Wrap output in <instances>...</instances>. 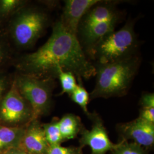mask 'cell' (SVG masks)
Returning a JSON list of instances; mask_svg holds the SVG:
<instances>
[{
    "label": "cell",
    "instance_id": "obj_1",
    "mask_svg": "<svg viewBox=\"0 0 154 154\" xmlns=\"http://www.w3.org/2000/svg\"><path fill=\"white\" fill-rule=\"evenodd\" d=\"M13 67L22 74L54 79L61 68L72 73L79 82L96 74L78 37L67 30L60 19L53 24L51 34L45 44L33 53L18 54Z\"/></svg>",
    "mask_w": 154,
    "mask_h": 154
},
{
    "label": "cell",
    "instance_id": "obj_2",
    "mask_svg": "<svg viewBox=\"0 0 154 154\" xmlns=\"http://www.w3.org/2000/svg\"><path fill=\"white\" fill-rule=\"evenodd\" d=\"M30 1L22 6L2 28L17 53L33 48L51 24L49 6Z\"/></svg>",
    "mask_w": 154,
    "mask_h": 154
},
{
    "label": "cell",
    "instance_id": "obj_3",
    "mask_svg": "<svg viewBox=\"0 0 154 154\" xmlns=\"http://www.w3.org/2000/svg\"><path fill=\"white\" fill-rule=\"evenodd\" d=\"M140 62L137 54L122 61L96 64V83L90 94V99L125 95L138 72Z\"/></svg>",
    "mask_w": 154,
    "mask_h": 154
},
{
    "label": "cell",
    "instance_id": "obj_4",
    "mask_svg": "<svg viewBox=\"0 0 154 154\" xmlns=\"http://www.w3.org/2000/svg\"><path fill=\"white\" fill-rule=\"evenodd\" d=\"M132 21L109 33L86 53L97 64L122 61L137 54L139 41Z\"/></svg>",
    "mask_w": 154,
    "mask_h": 154
},
{
    "label": "cell",
    "instance_id": "obj_5",
    "mask_svg": "<svg viewBox=\"0 0 154 154\" xmlns=\"http://www.w3.org/2000/svg\"><path fill=\"white\" fill-rule=\"evenodd\" d=\"M13 82L22 97L30 104L33 119H39L49 113L55 79L40 78L13 72Z\"/></svg>",
    "mask_w": 154,
    "mask_h": 154
},
{
    "label": "cell",
    "instance_id": "obj_6",
    "mask_svg": "<svg viewBox=\"0 0 154 154\" xmlns=\"http://www.w3.org/2000/svg\"><path fill=\"white\" fill-rule=\"evenodd\" d=\"M30 104L14 83L0 101V124L10 127L26 126L33 120Z\"/></svg>",
    "mask_w": 154,
    "mask_h": 154
},
{
    "label": "cell",
    "instance_id": "obj_7",
    "mask_svg": "<svg viewBox=\"0 0 154 154\" xmlns=\"http://www.w3.org/2000/svg\"><path fill=\"white\" fill-rule=\"evenodd\" d=\"M93 121L91 130L84 127L80 132V148L88 146L91 150V154H107L112 151L116 144L112 143L109 138L106 129L100 118L95 114H91L89 118Z\"/></svg>",
    "mask_w": 154,
    "mask_h": 154
},
{
    "label": "cell",
    "instance_id": "obj_8",
    "mask_svg": "<svg viewBox=\"0 0 154 154\" xmlns=\"http://www.w3.org/2000/svg\"><path fill=\"white\" fill-rule=\"evenodd\" d=\"M118 131L122 139H132L134 143L144 147H151L154 142V124L139 118L119 124Z\"/></svg>",
    "mask_w": 154,
    "mask_h": 154
},
{
    "label": "cell",
    "instance_id": "obj_9",
    "mask_svg": "<svg viewBox=\"0 0 154 154\" xmlns=\"http://www.w3.org/2000/svg\"><path fill=\"white\" fill-rule=\"evenodd\" d=\"M101 0H66L64 1L62 14L60 18L64 27L77 36L79 23L86 13Z\"/></svg>",
    "mask_w": 154,
    "mask_h": 154
},
{
    "label": "cell",
    "instance_id": "obj_10",
    "mask_svg": "<svg viewBox=\"0 0 154 154\" xmlns=\"http://www.w3.org/2000/svg\"><path fill=\"white\" fill-rule=\"evenodd\" d=\"M49 147L42 124L39 119H33L25 127L19 148L32 154H45Z\"/></svg>",
    "mask_w": 154,
    "mask_h": 154
},
{
    "label": "cell",
    "instance_id": "obj_11",
    "mask_svg": "<svg viewBox=\"0 0 154 154\" xmlns=\"http://www.w3.org/2000/svg\"><path fill=\"white\" fill-rule=\"evenodd\" d=\"M102 1L101 2L93 6L81 20L78 30L88 28L101 22L109 21L119 19L118 13L116 10L115 2Z\"/></svg>",
    "mask_w": 154,
    "mask_h": 154
},
{
    "label": "cell",
    "instance_id": "obj_12",
    "mask_svg": "<svg viewBox=\"0 0 154 154\" xmlns=\"http://www.w3.org/2000/svg\"><path fill=\"white\" fill-rule=\"evenodd\" d=\"M118 21L116 19L101 22L79 30L77 36L79 34V41L85 53L107 34L115 30Z\"/></svg>",
    "mask_w": 154,
    "mask_h": 154
},
{
    "label": "cell",
    "instance_id": "obj_13",
    "mask_svg": "<svg viewBox=\"0 0 154 154\" xmlns=\"http://www.w3.org/2000/svg\"><path fill=\"white\" fill-rule=\"evenodd\" d=\"M25 127H10L0 124V153L20 147Z\"/></svg>",
    "mask_w": 154,
    "mask_h": 154
},
{
    "label": "cell",
    "instance_id": "obj_14",
    "mask_svg": "<svg viewBox=\"0 0 154 154\" xmlns=\"http://www.w3.org/2000/svg\"><path fill=\"white\" fill-rule=\"evenodd\" d=\"M58 126L64 141L76 138L83 127L80 118L73 114L63 116L58 121Z\"/></svg>",
    "mask_w": 154,
    "mask_h": 154
},
{
    "label": "cell",
    "instance_id": "obj_15",
    "mask_svg": "<svg viewBox=\"0 0 154 154\" xmlns=\"http://www.w3.org/2000/svg\"><path fill=\"white\" fill-rule=\"evenodd\" d=\"M18 54L3 29L0 28V72L9 71Z\"/></svg>",
    "mask_w": 154,
    "mask_h": 154
},
{
    "label": "cell",
    "instance_id": "obj_16",
    "mask_svg": "<svg viewBox=\"0 0 154 154\" xmlns=\"http://www.w3.org/2000/svg\"><path fill=\"white\" fill-rule=\"evenodd\" d=\"M28 1L27 0H0V28H3L13 14Z\"/></svg>",
    "mask_w": 154,
    "mask_h": 154
},
{
    "label": "cell",
    "instance_id": "obj_17",
    "mask_svg": "<svg viewBox=\"0 0 154 154\" xmlns=\"http://www.w3.org/2000/svg\"><path fill=\"white\" fill-rule=\"evenodd\" d=\"M58 118H54L48 123L42 124L45 138L49 146L61 145L64 140L62 137L58 126Z\"/></svg>",
    "mask_w": 154,
    "mask_h": 154
},
{
    "label": "cell",
    "instance_id": "obj_18",
    "mask_svg": "<svg viewBox=\"0 0 154 154\" xmlns=\"http://www.w3.org/2000/svg\"><path fill=\"white\" fill-rule=\"evenodd\" d=\"M69 96L72 100L79 106L83 112L90 118L91 114L88 111V108L89 100L90 99V94H88L86 88L83 86L82 82H79L78 84L77 88Z\"/></svg>",
    "mask_w": 154,
    "mask_h": 154
},
{
    "label": "cell",
    "instance_id": "obj_19",
    "mask_svg": "<svg viewBox=\"0 0 154 154\" xmlns=\"http://www.w3.org/2000/svg\"><path fill=\"white\" fill-rule=\"evenodd\" d=\"M61 83L62 91L60 95L67 94L69 95L77 88V84L75 75L70 72H65L60 68L57 72V77Z\"/></svg>",
    "mask_w": 154,
    "mask_h": 154
},
{
    "label": "cell",
    "instance_id": "obj_20",
    "mask_svg": "<svg viewBox=\"0 0 154 154\" xmlns=\"http://www.w3.org/2000/svg\"><path fill=\"white\" fill-rule=\"evenodd\" d=\"M112 154H148L143 147L137 143H128L127 140L122 139L111 151Z\"/></svg>",
    "mask_w": 154,
    "mask_h": 154
},
{
    "label": "cell",
    "instance_id": "obj_21",
    "mask_svg": "<svg viewBox=\"0 0 154 154\" xmlns=\"http://www.w3.org/2000/svg\"><path fill=\"white\" fill-rule=\"evenodd\" d=\"M13 82V72H0V101L11 88Z\"/></svg>",
    "mask_w": 154,
    "mask_h": 154
},
{
    "label": "cell",
    "instance_id": "obj_22",
    "mask_svg": "<svg viewBox=\"0 0 154 154\" xmlns=\"http://www.w3.org/2000/svg\"><path fill=\"white\" fill-rule=\"evenodd\" d=\"M45 154H82V149L75 147H62L61 145L49 146Z\"/></svg>",
    "mask_w": 154,
    "mask_h": 154
},
{
    "label": "cell",
    "instance_id": "obj_23",
    "mask_svg": "<svg viewBox=\"0 0 154 154\" xmlns=\"http://www.w3.org/2000/svg\"><path fill=\"white\" fill-rule=\"evenodd\" d=\"M139 105L142 109L154 108V94L152 93H144L142 94Z\"/></svg>",
    "mask_w": 154,
    "mask_h": 154
},
{
    "label": "cell",
    "instance_id": "obj_24",
    "mask_svg": "<svg viewBox=\"0 0 154 154\" xmlns=\"http://www.w3.org/2000/svg\"><path fill=\"white\" fill-rule=\"evenodd\" d=\"M139 118L145 121L154 124V108L141 109Z\"/></svg>",
    "mask_w": 154,
    "mask_h": 154
},
{
    "label": "cell",
    "instance_id": "obj_25",
    "mask_svg": "<svg viewBox=\"0 0 154 154\" xmlns=\"http://www.w3.org/2000/svg\"><path fill=\"white\" fill-rule=\"evenodd\" d=\"M2 154H32L19 147L8 149L1 153Z\"/></svg>",
    "mask_w": 154,
    "mask_h": 154
},
{
    "label": "cell",
    "instance_id": "obj_26",
    "mask_svg": "<svg viewBox=\"0 0 154 154\" xmlns=\"http://www.w3.org/2000/svg\"><path fill=\"white\" fill-rule=\"evenodd\" d=\"M0 154H1V153H0Z\"/></svg>",
    "mask_w": 154,
    "mask_h": 154
}]
</instances>
